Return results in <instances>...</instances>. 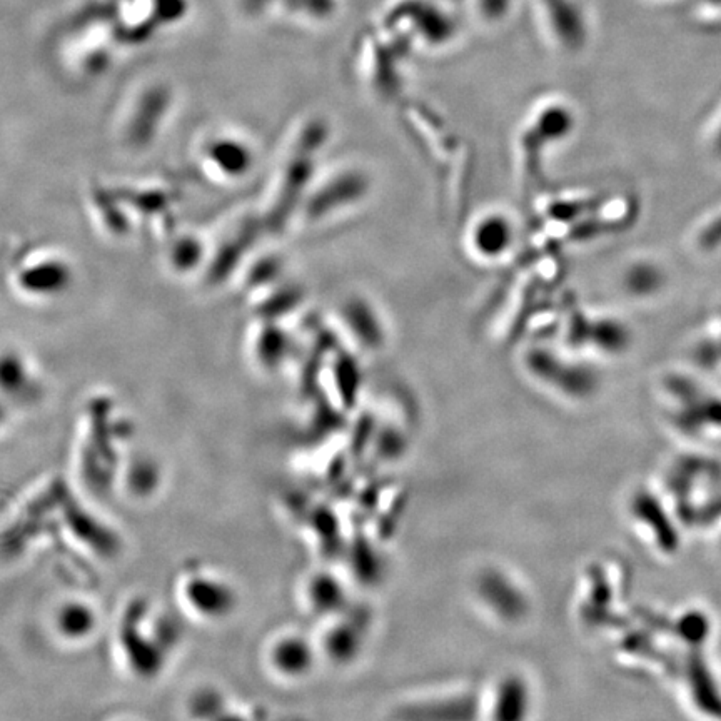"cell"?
Instances as JSON below:
<instances>
[{"label": "cell", "instance_id": "7", "mask_svg": "<svg viewBox=\"0 0 721 721\" xmlns=\"http://www.w3.org/2000/svg\"><path fill=\"white\" fill-rule=\"evenodd\" d=\"M356 646H358V641L351 633V626H339L329 635L328 651L331 656H338V658L346 660L349 655H353Z\"/></svg>", "mask_w": 721, "mask_h": 721}, {"label": "cell", "instance_id": "4", "mask_svg": "<svg viewBox=\"0 0 721 721\" xmlns=\"http://www.w3.org/2000/svg\"><path fill=\"white\" fill-rule=\"evenodd\" d=\"M511 244V224L501 216H486L474 226L473 246L479 256L496 258Z\"/></svg>", "mask_w": 721, "mask_h": 721}, {"label": "cell", "instance_id": "3", "mask_svg": "<svg viewBox=\"0 0 721 721\" xmlns=\"http://www.w3.org/2000/svg\"><path fill=\"white\" fill-rule=\"evenodd\" d=\"M187 598L199 613L206 616H224L234 605L229 586L209 578H196L189 583Z\"/></svg>", "mask_w": 721, "mask_h": 721}, {"label": "cell", "instance_id": "2", "mask_svg": "<svg viewBox=\"0 0 721 721\" xmlns=\"http://www.w3.org/2000/svg\"><path fill=\"white\" fill-rule=\"evenodd\" d=\"M316 653L306 638L298 635L284 636L271 650L274 670L289 678H301L313 668Z\"/></svg>", "mask_w": 721, "mask_h": 721}, {"label": "cell", "instance_id": "6", "mask_svg": "<svg viewBox=\"0 0 721 721\" xmlns=\"http://www.w3.org/2000/svg\"><path fill=\"white\" fill-rule=\"evenodd\" d=\"M96 625V616L86 605H66L59 613V630L69 638H84Z\"/></svg>", "mask_w": 721, "mask_h": 721}, {"label": "cell", "instance_id": "1", "mask_svg": "<svg viewBox=\"0 0 721 721\" xmlns=\"http://www.w3.org/2000/svg\"><path fill=\"white\" fill-rule=\"evenodd\" d=\"M531 708L530 685L521 676L506 675L491 696L490 721H528Z\"/></svg>", "mask_w": 721, "mask_h": 721}, {"label": "cell", "instance_id": "5", "mask_svg": "<svg viewBox=\"0 0 721 721\" xmlns=\"http://www.w3.org/2000/svg\"><path fill=\"white\" fill-rule=\"evenodd\" d=\"M308 598L314 610L336 613L344 603V588L334 576L319 575L309 585Z\"/></svg>", "mask_w": 721, "mask_h": 721}, {"label": "cell", "instance_id": "8", "mask_svg": "<svg viewBox=\"0 0 721 721\" xmlns=\"http://www.w3.org/2000/svg\"><path fill=\"white\" fill-rule=\"evenodd\" d=\"M221 706V698L212 691H202L196 696V700L192 701V708L199 716L216 715Z\"/></svg>", "mask_w": 721, "mask_h": 721}]
</instances>
